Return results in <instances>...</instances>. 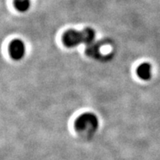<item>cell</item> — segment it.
<instances>
[{
  "mask_svg": "<svg viewBox=\"0 0 160 160\" xmlns=\"http://www.w3.org/2000/svg\"><path fill=\"white\" fill-rule=\"evenodd\" d=\"M96 32L92 28H85L84 30H70L66 31L63 35L64 44L67 48H75L81 44L91 43L95 39Z\"/></svg>",
  "mask_w": 160,
  "mask_h": 160,
  "instance_id": "obj_1",
  "label": "cell"
},
{
  "mask_svg": "<svg viewBox=\"0 0 160 160\" xmlns=\"http://www.w3.org/2000/svg\"><path fill=\"white\" fill-rule=\"evenodd\" d=\"M75 129L79 134L84 137H92L99 128V120L92 113L81 114L75 121Z\"/></svg>",
  "mask_w": 160,
  "mask_h": 160,
  "instance_id": "obj_2",
  "label": "cell"
},
{
  "mask_svg": "<svg viewBox=\"0 0 160 160\" xmlns=\"http://www.w3.org/2000/svg\"><path fill=\"white\" fill-rule=\"evenodd\" d=\"M9 53L12 58L16 61L22 59L25 54V46L23 41L18 38L12 40L9 46Z\"/></svg>",
  "mask_w": 160,
  "mask_h": 160,
  "instance_id": "obj_3",
  "label": "cell"
},
{
  "mask_svg": "<svg viewBox=\"0 0 160 160\" xmlns=\"http://www.w3.org/2000/svg\"><path fill=\"white\" fill-rule=\"evenodd\" d=\"M137 75L139 76V78L141 79L145 80V81L150 79L152 77L151 65L149 63L141 64L137 68Z\"/></svg>",
  "mask_w": 160,
  "mask_h": 160,
  "instance_id": "obj_4",
  "label": "cell"
},
{
  "mask_svg": "<svg viewBox=\"0 0 160 160\" xmlns=\"http://www.w3.org/2000/svg\"><path fill=\"white\" fill-rule=\"evenodd\" d=\"M14 7L21 12H25L30 8V0H14Z\"/></svg>",
  "mask_w": 160,
  "mask_h": 160,
  "instance_id": "obj_5",
  "label": "cell"
}]
</instances>
